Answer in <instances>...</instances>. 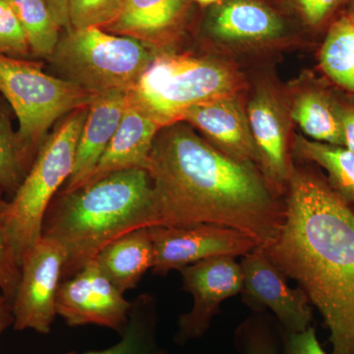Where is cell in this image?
Segmentation results:
<instances>
[{"instance_id": "6da1fadb", "label": "cell", "mask_w": 354, "mask_h": 354, "mask_svg": "<svg viewBox=\"0 0 354 354\" xmlns=\"http://www.w3.org/2000/svg\"><path fill=\"white\" fill-rule=\"evenodd\" d=\"M145 169L155 194L153 225L232 227L264 248L278 239L286 215L279 191L255 165L228 157L183 121L158 131Z\"/></svg>"}, {"instance_id": "7a4b0ae2", "label": "cell", "mask_w": 354, "mask_h": 354, "mask_svg": "<svg viewBox=\"0 0 354 354\" xmlns=\"http://www.w3.org/2000/svg\"><path fill=\"white\" fill-rule=\"evenodd\" d=\"M265 249L320 312L332 354H354V211L348 203L321 177L292 167L283 227Z\"/></svg>"}, {"instance_id": "3957f363", "label": "cell", "mask_w": 354, "mask_h": 354, "mask_svg": "<svg viewBox=\"0 0 354 354\" xmlns=\"http://www.w3.org/2000/svg\"><path fill=\"white\" fill-rule=\"evenodd\" d=\"M153 225L152 179L145 169H129L111 172L71 192H58L46 209L41 236L64 247V281L111 242Z\"/></svg>"}, {"instance_id": "277c9868", "label": "cell", "mask_w": 354, "mask_h": 354, "mask_svg": "<svg viewBox=\"0 0 354 354\" xmlns=\"http://www.w3.org/2000/svg\"><path fill=\"white\" fill-rule=\"evenodd\" d=\"M88 108L70 113L44 140L24 180L7 200V232L20 267L25 256L41 239L46 209L73 171Z\"/></svg>"}, {"instance_id": "5b68a950", "label": "cell", "mask_w": 354, "mask_h": 354, "mask_svg": "<svg viewBox=\"0 0 354 354\" xmlns=\"http://www.w3.org/2000/svg\"><path fill=\"white\" fill-rule=\"evenodd\" d=\"M155 48L101 28L71 29L60 36L48 59L62 79L97 95L131 90L157 57Z\"/></svg>"}, {"instance_id": "8992f818", "label": "cell", "mask_w": 354, "mask_h": 354, "mask_svg": "<svg viewBox=\"0 0 354 354\" xmlns=\"http://www.w3.org/2000/svg\"><path fill=\"white\" fill-rule=\"evenodd\" d=\"M236 73L214 60L189 55H157L130 90L131 100L162 127L180 121L187 109L236 95Z\"/></svg>"}, {"instance_id": "52a82bcc", "label": "cell", "mask_w": 354, "mask_h": 354, "mask_svg": "<svg viewBox=\"0 0 354 354\" xmlns=\"http://www.w3.org/2000/svg\"><path fill=\"white\" fill-rule=\"evenodd\" d=\"M0 93L18 120V136L25 148L38 155L44 135L55 121L95 97L62 78L44 73L28 59L0 55Z\"/></svg>"}, {"instance_id": "ba28073f", "label": "cell", "mask_w": 354, "mask_h": 354, "mask_svg": "<svg viewBox=\"0 0 354 354\" xmlns=\"http://www.w3.org/2000/svg\"><path fill=\"white\" fill-rule=\"evenodd\" d=\"M66 262L64 247L41 236L20 267V279L11 301L15 330L48 334L57 316V297Z\"/></svg>"}, {"instance_id": "9c48e42d", "label": "cell", "mask_w": 354, "mask_h": 354, "mask_svg": "<svg viewBox=\"0 0 354 354\" xmlns=\"http://www.w3.org/2000/svg\"><path fill=\"white\" fill-rule=\"evenodd\" d=\"M153 247V274L165 276L209 258L239 257L252 251L257 243L234 228L211 223L189 227H149Z\"/></svg>"}, {"instance_id": "30bf717a", "label": "cell", "mask_w": 354, "mask_h": 354, "mask_svg": "<svg viewBox=\"0 0 354 354\" xmlns=\"http://www.w3.org/2000/svg\"><path fill=\"white\" fill-rule=\"evenodd\" d=\"M242 299L255 312L274 313L285 333L311 327L313 313L305 291L288 286V277L272 262L264 247L257 246L242 257Z\"/></svg>"}, {"instance_id": "8fae6325", "label": "cell", "mask_w": 354, "mask_h": 354, "mask_svg": "<svg viewBox=\"0 0 354 354\" xmlns=\"http://www.w3.org/2000/svg\"><path fill=\"white\" fill-rule=\"evenodd\" d=\"M132 301L109 281L95 259L60 283L57 315L70 327L97 325L121 335L127 328Z\"/></svg>"}, {"instance_id": "7c38bea8", "label": "cell", "mask_w": 354, "mask_h": 354, "mask_svg": "<svg viewBox=\"0 0 354 354\" xmlns=\"http://www.w3.org/2000/svg\"><path fill=\"white\" fill-rule=\"evenodd\" d=\"M179 272L183 290L193 297L192 308L177 324L176 341L183 344L206 334L221 304L241 293L243 276L241 263L230 256L200 261Z\"/></svg>"}, {"instance_id": "4fadbf2b", "label": "cell", "mask_w": 354, "mask_h": 354, "mask_svg": "<svg viewBox=\"0 0 354 354\" xmlns=\"http://www.w3.org/2000/svg\"><path fill=\"white\" fill-rule=\"evenodd\" d=\"M130 100V90L111 91L93 99L77 144L73 171L59 192H71L90 180L118 130Z\"/></svg>"}, {"instance_id": "5bb4252c", "label": "cell", "mask_w": 354, "mask_h": 354, "mask_svg": "<svg viewBox=\"0 0 354 354\" xmlns=\"http://www.w3.org/2000/svg\"><path fill=\"white\" fill-rule=\"evenodd\" d=\"M180 121L194 125L211 140L212 145L228 157L259 165L247 114L236 95L192 106L183 114Z\"/></svg>"}, {"instance_id": "9a60e30c", "label": "cell", "mask_w": 354, "mask_h": 354, "mask_svg": "<svg viewBox=\"0 0 354 354\" xmlns=\"http://www.w3.org/2000/svg\"><path fill=\"white\" fill-rule=\"evenodd\" d=\"M246 114L259 156L261 171L277 190L281 191L283 186H288L292 169L288 158L283 109L274 95L261 91L249 102Z\"/></svg>"}, {"instance_id": "2e32d148", "label": "cell", "mask_w": 354, "mask_h": 354, "mask_svg": "<svg viewBox=\"0 0 354 354\" xmlns=\"http://www.w3.org/2000/svg\"><path fill=\"white\" fill-rule=\"evenodd\" d=\"M162 127L152 115L130 100L118 130L88 183L113 171L146 169L153 141Z\"/></svg>"}, {"instance_id": "e0dca14e", "label": "cell", "mask_w": 354, "mask_h": 354, "mask_svg": "<svg viewBox=\"0 0 354 354\" xmlns=\"http://www.w3.org/2000/svg\"><path fill=\"white\" fill-rule=\"evenodd\" d=\"M209 31L225 41H262L277 38L283 23L276 13L255 0H225L209 16Z\"/></svg>"}, {"instance_id": "ac0fdd59", "label": "cell", "mask_w": 354, "mask_h": 354, "mask_svg": "<svg viewBox=\"0 0 354 354\" xmlns=\"http://www.w3.org/2000/svg\"><path fill=\"white\" fill-rule=\"evenodd\" d=\"M95 261L121 293L134 290L153 268V247L149 227L133 230L111 242Z\"/></svg>"}, {"instance_id": "d6986e66", "label": "cell", "mask_w": 354, "mask_h": 354, "mask_svg": "<svg viewBox=\"0 0 354 354\" xmlns=\"http://www.w3.org/2000/svg\"><path fill=\"white\" fill-rule=\"evenodd\" d=\"M188 2L189 0H123L118 19L102 30L156 46L180 22Z\"/></svg>"}, {"instance_id": "ffe728a7", "label": "cell", "mask_w": 354, "mask_h": 354, "mask_svg": "<svg viewBox=\"0 0 354 354\" xmlns=\"http://www.w3.org/2000/svg\"><path fill=\"white\" fill-rule=\"evenodd\" d=\"M157 335V300L152 295L143 293L133 300L129 321L118 344L102 351L79 354H167L158 344Z\"/></svg>"}, {"instance_id": "44dd1931", "label": "cell", "mask_w": 354, "mask_h": 354, "mask_svg": "<svg viewBox=\"0 0 354 354\" xmlns=\"http://www.w3.org/2000/svg\"><path fill=\"white\" fill-rule=\"evenodd\" d=\"M291 115L313 141L344 147L339 108L325 95L315 91L300 95L293 104Z\"/></svg>"}, {"instance_id": "7402d4cb", "label": "cell", "mask_w": 354, "mask_h": 354, "mask_svg": "<svg viewBox=\"0 0 354 354\" xmlns=\"http://www.w3.org/2000/svg\"><path fill=\"white\" fill-rule=\"evenodd\" d=\"M299 157L320 165L327 171L330 187L348 204L354 205V153L341 146L295 139Z\"/></svg>"}, {"instance_id": "603a6c76", "label": "cell", "mask_w": 354, "mask_h": 354, "mask_svg": "<svg viewBox=\"0 0 354 354\" xmlns=\"http://www.w3.org/2000/svg\"><path fill=\"white\" fill-rule=\"evenodd\" d=\"M321 66L337 85L354 92V22L342 17L330 26L320 53Z\"/></svg>"}, {"instance_id": "cb8c5ba5", "label": "cell", "mask_w": 354, "mask_h": 354, "mask_svg": "<svg viewBox=\"0 0 354 354\" xmlns=\"http://www.w3.org/2000/svg\"><path fill=\"white\" fill-rule=\"evenodd\" d=\"M17 16L32 55L50 58L60 39L58 27L44 0H8Z\"/></svg>"}, {"instance_id": "d4e9b609", "label": "cell", "mask_w": 354, "mask_h": 354, "mask_svg": "<svg viewBox=\"0 0 354 354\" xmlns=\"http://www.w3.org/2000/svg\"><path fill=\"white\" fill-rule=\"evenodd\" d=\"M36 156L30 153L14 131L8 111L0 104V190L11 197L23 183Z\"/></svg>"}, {"instance_id": "484cf974", "label": "cell", "mask_w": 354, "mask_h": 354, "mask_svg": "<svg viewBox=\"0 0 354 354\" xmlns=\"http://www.w3.org/2000/svg\"><path fill=\"white\" fill-rule=\"evenodd\" d=\"M235 344L241 354H281L278 334L259 312L237 328Z\"/></svg>"}, {"instance_id": "4316f807", "label": "cell", "mask_w": 354, "mask_h": 354, "mask_svg": "<svg viewBox=\"0 0 354 354\" xmlns=\"http://www.w3.org/2000/svg\"><path fill=\"white\" fill-rule=\"evenodd\" d=\"M123 0H68L71 29L104 28L118 19Z\"/></svg>"}, {"instance_id": "83f0119b", "label": "cell", "mask_w": 354, "mask_h": 354, "mask_svg": "<svg viewBox=\"0 0 354 354\" xmlns=\"http://www.w3.org/2000/svg\"><path fill=\"white\" fill-rule=\"evenodd\" d=\"M0 55L21 59L32 55L24 30L8 0H0Z\"/></svg>"}, {"instance_id": "f1b7e54d", "label": "cell", "mask_w": 354, "mask_h": 354, "mask_svg": "<svg viewBox=\"0 0 354 354\" xmlns=\"http://www.w3.org/2000/svg\"><path fill=\"white\" fill-rule=\"evenodd\" d=\"M6 193L0 190V291L12 301L20 279V266L9 241L6 223L7 200Z\"/></svg>"}, {"instance_id": "f546056e", "label": "cell", "mask_w": 354, "mask_h": 354, "mask_svg": "<svg viewBox=\"0 0 354 354\" xmlns=\"http://www.w3.org/2000/svg\"><path fill=\"white\" fill-rule=\"evenodd\" d=\"M283 354H327L313 327L300 333L281 332Z\"/></svg>"}, {"instance_id": "4dcf8cb0", "label": "cell", "mask_w": 354, "mask_h": 354, "mask_svg": "<svg viewBox=\"0 0 354 354\" xmlns=\"http://www.w3.org/2000/svg\"><path fill=\"white\" fill-rule=\"evenodd\" d=\"M302 16L311 26H319L334 13L344 0H297Z\"/></svg>"}, {"instance_id": "1f68e13d", "label": "cell", "mask_w": 354, "mask_h": 354, "mask_svg": "<svg viewBox=\"0 0 354 354\" xmlns=\"http://www.w3.org/2000/svg\"><path fill=\"white\" fill-rule=\"evenodd\" d=\"M344 147L354 153V109H339Z\"/></svg>"}, {"instance_id": "d6a6232c", "label": "cell", "mask_w": 354, "mask_h": 354, "mask_svg": "<svg viewBox=\"0 0 354 354\" xmlns=\"http://www.w3.org/2000/svg\"><path fill=\"white\" fill-rule=\"evenodd\" d=\"M60 29L71 30L68 16V0H44Z\"/></svg>"}, {"instance_id": "836d02e7", "label": "cell", "mask_w": 354, "mask_h": 354, "mask_svg": "<svg viewBox=\"0 0 354 354\" xmlns=\"http://www.w3.org/2000/svg\"><path fill=\"white\" fill-rule=\"evenodd\" d=\"M12 325L13 315L10 301L0 291V335Z\"/></svg>"}, {"instance_id": "e575fe53", "label": "cell", "mask_w": 354, "mask_h": 354, "mask_svg": "<svg viewBox=\"0 0 354 354\" xmlns=\"http://www.w3.org/2000/svg\"><path fill=\"white\" fill-rule=\"evenodd\" d=\"M195 1L201 6H211V4L218 3L221 0H195Z\"/></svg>"}, {"instance_id": "d590c367", "label": "cell", "mask_w": 354, "mask_h": 354, "mask_svg": "<svg viewBox=\"0 0 354 354\" xmlns=\"http://www.w3.org/2000/svg\"><path fill=\"white\" fill-rule=\"evenodd\" d=\"M349 18H351V19L353 20L354 22V15L353 16V17H349Z\"/></svg>"}]
</instances>
